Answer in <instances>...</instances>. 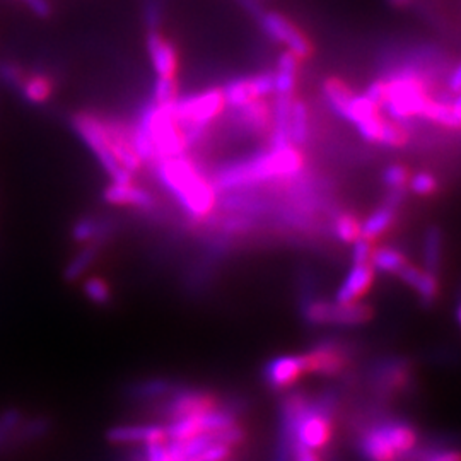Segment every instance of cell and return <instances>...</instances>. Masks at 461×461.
Listing matches in <instances>:
<instances>
[{
	"instance_id": "obj_1",
	"label": "cell",
	"mask_w": 461,
	"mask_h": 461,
	"mask_svg": "<svg viewBox=\"0 0 461 461\" xmlns=\"http://www.w3.org/2000/svg\"><path fill=\"white\" fill-rule=\"evenodd\" d=\"M304 149L294 144L270 146L248 158L234 159L214 169L209 176L217 194L253 190L267 183L287 182L306 171Z\"/></svg>"
},
{
	"instance_id": "obj_2",
	"label": "cell",
	"mask_w": 461,
	"mask_h": 461,
	"mask_svg": "<svg viewBox=\"0 0 461 461\" xmlns=\"http://www.w3.org/2000/svg\"><path fill=\"white\" fill-rule=\"evenodd\" d=\"M158 182L165 186L195 224H202L217 207V192L209 173L190 154L159 159L150 167Z\"/></svg>"
},
{
	"instance_id": "obj_3",
	"label": "cell",
	"mask_w": 461,
	"mask_h": 461,
	"mask_svg": "<svg viewBox=\"0 0 461 461\" xmlns=\"http://www.w3.org/2000/svg\"><path fill=\"white\" fill-rule=\"evenodd\" d=\"M282 426L285 439L294 447L321 451L333 439V417L321 402H312L306 396L293 395L284 402Z\"/></svg>"
},
{
	"instance_id": "obj_4",
	"label": "cell",
	"mask_w": 461,
	"mask_h": 461,
	"mask_svg": "<svg viewBox=\"0 0 461 461\" xmlns=\"http://www.w3.org/2000/svg\"><path fill=\"white\" fill-rule=\"evenodd\" d=\"M384 79V96L381 112L396 122H411L420 118L429 101L434 98L429 72L419 66L398 67Z\"/></svg>"
},
{
	"instance_id": "obj_5",
	"label": "cell",
	"mask_w": 461,
	"mask_h": 461,
	"mask_svg": "<svg viewBox=\"0 0 461 461\" xmlns=\"http://www.w3.org/2000/svg\"><path fill=\"white\" fill-rule=\"evenodd\" d=\"M301 314L312 327H363L375 318V310L364 301L339 303L325 297H308L303 301Z\"/></svg>"
},
{
	"instance_id": "obj_6",
	"label": "cell",
	"mask_w": 461,
	"mask_h": 461,
	"mask_svg": "<svg viewBox=\"0 0 461 461\" xmlns=\"http://www.w3.org/2000/svg\"><path fill=\"white\" fill-rule=\"evenodd\" d=\"M70 125L76 133L84 140V144L95 152L98 158L99 165L106 171V175L113 183H133V175H131L123 166L116 161L113 152L108 146V137L103 127L101 116L91 112H79L70 118Z\"/></svg>"
},
{
	"instance_id": "obj_7",
	"label": "cell",
	"mask_w": 461,
	"mask_h": 461,
	"mask_svg": "<svg viewBox=\"0 0 461 461\" xmlns=\"http://www.w3.org/2000/svg\"><path fill=\"white\" fill-rule=\"evenodd\" d=\"M226 110L228 104L222 87H209L175 101V116L180 125L212 127L215 120L224 115Z\"/></svg>"
},
{
	"instance_id": "obj_8",
	"label": "cell",
	"mask_w": 461,
	"mask_h": 461,
	"mask_svg": "<svg viewBox=\"0 0 461 461\" xmlns=\"http://www.w3.org/2000/svg\"><path fill=\"white\" fill-rule=\"evenodd\" d=\"M236 424V415L219 405L207 412L194 413L169 420L167 426H165L166 438L167 441H182L200 434H219Z\"/></svg>"
},
{
	"instance_id": "obj_9",
	"label": "cell",
	"mask_w": 461,
	"mask_h": 461,
	"mask_svg": "<svg viewBox=\"0 0 461 461\" xmlns=\"http://www.w3.org/2000/svg\"><path fill=\"white\" fill-rule=\"evenodd\" d=\"M260 24L265 34L272 41L284 45L285 50L294 53L299 60L312 59L314 51L313 43L293 21H289L279 13H265L260 17Z\"/></svg>"
},
{
	"instance_id": "obj_10",
	"label": "cell",
	"mask_w": 461,
	"mask_h": 461,
	"mask_svg": "<svg viewBox=\"0 0 461 461\" xmlns=\"http://www.w3.org/2000/svg\"><path fill=\"white\" fill-rule=\"evenodd\" d=\"M306 373L333 378L346 371L350 364V354L346 346L337 340H323L303 354Z\"/></svg>"
},
{
	"instance_id": "obj_11",
	"label": "cell",
	"mask_w": 461,
	"mask_h": 461,
	"mask_svg": "<svg viewBox=\"0 0 461 461\" xmlns=\"http://www.w3.org/2000/svg\"><path fill=\"white\" fill-rule=\"evenodd\" d=\"M101 120H103V127H104V132L108 137V146L113 152L116 161L133 176L137 173H140L144 165L135 150L132 125L123 120L112 118V116H101Z\"/></svg>"
},
{
	"instance_id": "obj_12",
	"label": "cell",
	"mask_w": 461,
	"mask_h": 461,
	"mask_svg": "<svg viewBox=\"0 0 461 461\" xmlns=\"http://www.w3.org/2000/svg\"><path fill=\"white\" fill-rule=\"evenodd\" d=\"M228 108H240L257 99L274 96V74L260 72L257 76L236 77L222 86Z\"/></svg>"
},
{
	"instance_id": "obj_13",
	"label": "cell",
	"mask_w": 461,
	"mask_h": 461,
	"mask_svg": "<svg viewBox=\"0 0 461 461\" xmlns=\"http://www.w3.org/2000/svg\"><path fill=\"white\" fill-rule=\"evenodd\" d=\"M232 125L240 132L247 133L253 139H267L272 132L274 125V113H272V103L268 98L251 101L245 106L232 108L230 110Z\"/></svg>"
},
{
	"instance_id": "obj_14",
	"label": "cell",
	"mask_w": 461,
	"mask_h": 461,
	"mask_svg": "<svg viewBox=\"0 0 461 461\" xmlns=\"http://www.w3.org/2000/svg\"><path fill=\"white\" fill-rule=\"evenodd\" d=\"M219 407V400L214 393L195 388H176L166 398L163 412L169 420L180 419L194 413L207 412Z\"/></svg>"
},
{
	"instance_id": "obj_15",
	"label": "cell",
	"mask_w": 461,
	"mask_h": 461,
	"mask_svg": "<svg viewBox=\"0 0 461 461\" xmlns=\"http://www.w3.org/2000/svg\"><path fill=\"white\" fill-rule=\"evenodd\" d=\"M306 373L303 354H284L270 359L264 369L265 383L276 390L284 392L293 388Z\"/></svg>"
},
{
	"instance_id": "obj_16",
	"label": "cell",
	"mask_w": 461,
	"mask_h": 461,
	"mask_svg": "<svg viewBox=\"0 0 461 461\" xmlns=\"http://www.w3.org/2000/svg\"><path fill=\"white\" fill-rule=\"evenodd\" d=\"M103 200L110 205L118 207H135L142 212H156L158 211V200L142 186H137L133 183H112L104 188Z\"/></svg>"
},
{
	"instance_id": "obj_17",
	"label": "cell",
	"mask_w": 461,
	"mask_h": 461,
	"mask_svg": "<svg viewBox=\"0 0 461 461\" xmlns=\"http://www.w3.org/2000/svg\"><path fill=\"white\" fill-rule=\"evenodd\" d=\"M149 59L158 77H176L180 68V55L176 47L159 30L148 32L146 38Z\"/></svg>"
},
{
	"instance_id": "obj_18",
	"label": "cell",
	"mask_w": 461,
	"mask_h": 461,
	"mask_svg": "<svg viewBox=\"0 0 461 461\" xmlns=\"http://www.w3.org/2000/svg\"><path fill=\"white\" fill-rule=\"evenodd\" d=\"M375 280H376V270L371 267V264H352L333 299L339 303L363 301L373 289Z\"/></svg>"
},
{
	"instance_id": "obj_19",
	"label": "cell",
	"mask_w": 461,
	"mask_h": 461,
	"mask_svg": "<svg viewBox=\"0 0 461 461\" xmlns=\"http://www.w3.org/2000/svg\"><path fill=\"white\" fill-rule=\"evenodd\" d=\"M106 439L112 445L118 446H148L167 441L165 426H159V424L113 426L106 432Z\"/></svg>"
},
{
	"instance_id": "obj_20",
	"label": "cell",
	"mask_w": 461,
	"mask_h": 461,
	"mask_svg": "<svg viewBox=\"0 0 461 461\" xmlns=\"http://www.w3.org/2000/svg\"><path fill=\"white\" fill-rule=\"evenodd\" d=\"M396 277H400L402 282H405L411 289H413L415 294L420 297V301H424L426 304L434 303L441 294V284H439L438 276L429 272L424 267L407 264Z\"/></svg>"
},
{
	"instance_id": "obj_21",
	"label": "cell",
	"mask_w": 461,
	"mask_h": 461,
	"mask_svg": "<svg viewBox=\"0 0 461 461\" xmlns=\"http://www.w3.org/2000/svg\"><path fill=\"white\" fill-rule=\"evenodd\" d=\"M361 451L367 461H402V456L390 443L383 424L364 430Z\"/></svg>"
},
{
	"instance_id": "obj_22",
	"label": "cell",
	"mask_w": 461,
	"mask_h": 461,
	"mask_svg": "<svg viewBox=\"0 0 461 461\" xmlns=\"http://www.w3.org/2000/svg\"><path fill=\"white\" fill-rule=\"evenodd\" d=\"M115 221L96 217V215H86L81 217L74 228H72V238L77 243H99L103 245L106 240H110L115 234Z\"/></svg>"
},
{
	"instance_id": "obj_23",
	"label": "cell",
	"mask_w": 461,
	"mask_h": 461,
	"mask_svg": "<svg viewBox=\"0 0 461 461\" xmlns=\"http://www.w3.org/2000/svg\"><path fill=\"white\" fill-rule=\"evenodd\" d=\"M398 211H400V207L392 205L390 202L383 200V203L379 205L378 209H375L363 221L364 240H367L369 243L376 245L379 240L393 228Z\"/></svg>"
},
{
	"instance_id": "obj_24",
	"label": "cell",
	"mask_w": 461,
	"mask_h": 461,
	"mask_svg": "<svg viewBox=\"0 0 461 461\" xmlns=\"http://www.w3.org/2000/svg\"><path fill=\"white\" fill-rule=\"evenodd\" d=\"M301 60L294 53L284 50L277 59V66L274 74V95H294L297 87Z\"/></svg>"
},
{
	"instance_id": "obj_25",
	"label": "cell",
	"mask_w": 461,
	"mask_h": 461,
	"mask_svg": "<svg viewBox=\"0 0 461 461\" xmlns=\"http://www.w3.org/2000/svg\"><path fill=\"white\" fill-rule=\"evenodd\" d=\"M55 91V81L49 72H26L17 95L30 104L47 103Z\"/></svg>"
},
{
	"instance_id": "obj_26",
	"label": "cell",
	"mask_w": 461,
	"mask_h": 461,
	"mask_svg": "<svg viewBox=\"0 0 461 461\" xmlns=\"http://www.w3.org/2000/svg\"><path fill=\"white\" fill-rule=\"evenodd\" d=\"M321 95L327 103L330 110L344 120L347 113V108L350 101L357 95L348 84L340 79V77H327L321 84Z\"/></svg>"
},
{
	"instance_id": "obj_27",
	"label": "cell",
	"mask_w": 461,
	"mask_h": 461,
	"mask_svg": "<svg viewBox=\"0 0 461 461\" xmlns=\"http://www.w3.org/2000/svg\"><path fill=\"white\" fill-rule=\"evenodd\" d=\"M289 137L297 148L304 149L312 139V113L304 99L294 98L289 118Z\"/></svg>"
},
{
	"instance_id": "obj_28",
	"label": "cell",
	"mask_w": 461,
	"mask_h": 461,
	"mask_svg": "<svg viewBox=\"0 0 461 461\" xmlns=\"http://www.w3.org/2000/svg\"><path fill=\"white\" fill-rule=\"evenodd\" d=\"M383 428L386 430V436L390 439V443L393 445L396 453L402 456V460L409 455H412L419 445V436L417 430L407 424V422H400V420H390V422H383Z\"/></svg>"
},
{
	"instance_id": "obj_29",
	"label": "cell",
	"mask_w": 461,
	"mask_h": 461,
	"mask_svg": "<svg viewBox=\"0 0 461 461\" xmlns=\"http://www.w3.org/2000/svg\"><path fill=\"white\" fill-rule=\"evenodd\" d=\"M420 118L429 123L447 129V131H461V118L455 112L453 103L447 99H439L434 96L429 101Z\"/></svg>"
},
{
	"instance_id": "obj_30",
	"label": "cell",
	"mask_w": 461,
	"mask_h": 461,
	"mask_svg": "<svg viewBox=\"0 0 461 461\" xmlns=\"http://www.w3.org/2000/svg\"><path fill=\"white\" fill-rule=\"evenodd\" d=\"M371 267L379 272V274H392L398 276L403 267L411 264V260L407 258V255L403 251H400L398 248L393 247H376L373 248L371 253Z\"/></svg>"
},
{
	"instance_id": "obj_31",
	"label": "cell",
	"mask_w": 461,
	"mask_h": 461,
	"mask_svg": "<svg viewBox=\"0 0 461 461\" xmlns=\"http://www.w3.org/2000/svg\"><path fill=\"white\" fill-rule=\"evenodd\" d=\"M445 249V234L441 228L430 226L426 234H424V243H422V258H424V268L439 274L441 264H443V251Z\"/></svg>"
},
{
	"instance_id": "obj_32",
	"label": "cell",
	"mask_w": 461,
	"mask_h": 461,
	"mask_svg": "<svg viewBox=\"0 0 461 461\" xmlns=\"http://www.w3.org/2000/svg\"><path fill=\"white\" fill-rule=\"evenodd\" d=\"M176 388V383H173L171 379H144L131 386L129 395L132 396L133 400H161L171 395Z\"/></svg>"
},
{
	"instance_id": "obj_33",
	"label": "cell",
	"mask_w": 461,
	"mask_h": 461,
	"mask_svg": "<svg viewBox=\"0 0 461 461\" xmlns=\"http://www.w3.org/2000/svg\"><path fill=\"white\" fill-rule=\"evenodd\" d=\"M331 230L340 243L352 245L363 238V221L352 212H339L331 221Z\"/></svg>"
},
{
	"instance_id": "obj_34",
	"label": "cell",
	"mask_w": 461,
	"mask_h": 461,
	"mask_svg": "<svg viewBox=\"0 0 461 461\" xmlns=\"http://www.w3.org/2000/svg\"><path fill=\"white\" fill-rule=\"evenodd\" d=\"M381 106H379L376 101L366 96V95H356L354 99L350 101L348 108H347L346 120L347 123L357 127L359 123H363L366 120L373 118V116L381 115Z\"/></svg>"
},
{
	"instance_id": "obj_35",
	"label": "cell",
	"mask_w": 461,
	"mask_h": 461,
	"mask_svg": "<svg viewBox=\"0 0 461 461\" xmlns=\"http://www.w3.org/2000/svg\"><path fill=\"white\" fill-rule=\"evenodd\" d=\"M409 142H411V131L405 127V123L386 118L381 135H379L378 146L402 149L405 148Z\"/></svg>"
},
{
	"instance_id": "obj_36",
	"label": "cell",
	"mask_w": 461,
	"mask_h": 461,
	"mask_svg": "<svg viewBox=\"0 0 461 461\" xmlns=\"http://www.w3.org/2000/svg\"><path fill=\"white\" fill-rule=\"evenodd\" d=\"M103 245L99 243H87V247L83 248L72 260L67 265L64 277L68 282H74L83 276L84 272L93 265V262L98 258L99 248Z\"/></svg>"
},
{
	"instance_id": "obj_37",
	"label": "cell",
	"mask_w": 461,
	"mask_h": 461,
	"mask_svg": "<svg viewBox=\"0 0 461 461\" xmlns=\"http://www.w3.org/2000/svg\"><path fill=\"white\" fill-rule=\"evenodd\" d=\"M407 190L417 197H434L439 192V180L429 171H419L411 175Z\"/></svg>"
},
{
	"instance_id": "obj_38",
	"label": "cell",
	"mask_w": 461,
	"mask_h": 461,
	"mask_svg": "<svg viewBox=\"0 0 461 461\" xmlns=\"http://www.w3.org/2000/svg\"><path fill=\"white\" fill-rule=\"evenodd\" d=\"M23 413L16 409H9L0 413V449L9 445V441L19 436V430L23 426Z\"/></svg>"
},
{
	"instance_id": "obj_39",
	"label": "cell",
	"mask_w": 461,
	"mask_h": 461,
	"mask_svg": "<svg viewBox=\"0 0 461 461\" xmlns=\"http://www.w3.org/2000/svg\"><path fill=\"white\" fill-rule=\"evenodd\" d=\"M411 171L405 165H390L383 171V185L388 192H409Z\"/></svg>"
},
{
	"instance_id": "obj_40",
	"label": "cell",
	"mask_w": 461,
	"mask_h": 461,
	"mask_svg": "<svg viewBox=\"0 0 461 461\" xmlns=\"http://www.w3.org/2000/svg\"><path fill=\"white\" fill-rule=\"evenodd\" d=\"M180 98V83L176 77H158L150 99L158 104L175 103Z\"/></svg>"
},
{
	"instance_id": "obj_41",
	"label": "cell",
	"mask_w": 461,
	"mask_h": 461,
	"mask_svg": "<svg viewBox=\"0 0 461 461\" xmlns=\"http://www.w3.org/2000/svg\"><path fill=\"white\" fill-rule=\"evenodd\" d=\"M84 294L89 301L96 303L99 306H104L112 301V287L110 284L101 277H91L84 282Z\"/></svg>"
},
{
	"instance_id": "obj_42",
	"label": "cell",
	"mask_w": 461,
	"mask_h": 461,
	"mask_svg": "<svg viewBox=\"0 0 461 461\" xmlns=\"http://www.w3.org/2000/svg\"><path fill=\"white\" fill-rule=\"evenodd\" d=\"M381 381H383L384 388H388V390H403L409 381V371L402 363L388 364L383 369Z\"/></svg>"
},
{
	"instance_id": "obj_43",
	"label": "cell",
	"mask_w": 461,
	"mask_h": 461,
	"mask_svg": "<svg viewBox=\"0 0 461 461\" xmlns=\"http://www.w3.org/2000/svg\"><path fill=\"white\" fill-rule=\"evenodd\" d=\"M232 449H234V446L219 439L209 447H205L203 451H200L195 456H190L182 461H230L232 456Z\"/></svg>"
},
{
	"instance_id": "obj_44",
	"label": "cell",
	"mask_w": 461,
	"mask_h": 461,
	"mask_svg": "<svg viewBox=\"0 0 461 461\" xmlns=\"http://www.w3.org/2000/svg\"><path fill=\"white\" fill-rule=\"evenodd\" d=\"M26 70L21 66H17L16 62H0V81L5 84L7 87H11L13 91H19L21 84L24 81Z\"/></svg>"
},
{
	"instance_id": "obj_45",
	"label": "cell",
	"mask_w": 461,
	"mask_h": 461,
	"mask_svg": "<svg viewBox=\"0 0 461 461\" xmlns=\"http://www.w3.org/2000/svg\"><path fill=\"white\" fill-rule=\"evenodd\" d=\"M47 432H49V420L43 419V417H38V419H33V420L23 422L17 439L34 441L38 438H43Z\"/></svg>"
},
{
	"instance_id": "obj_46",
	"label": "cell",
	"mask_w": 461,
	"mask_h": 461,
	"mask_svg": "<svg viewBox=\"0 0 461 461\" xmlns=\"http://www.w3.org/2000/svg\"><path fill=\"white\" fill-rule=\"evenodd\" d=\"M163 0H144V23L149 32L159 30L163 23Z\"/></svg>"
},
{
	"instance_id": "obj_47",
	"label": "cell",
	"mask_w": 461,
	"mask_h": 461,
	"mask_svg": "<svg viewBox=\"0 0 461 461\" xmlns=\"http://www.w3.org/2000/svg\"><path fill=\"white\" fill-rule=\"evenodd\" d=\"M373 248H375V245L369 243V241L364 240V238L357 240L356 243H352V255H350L352 264H369Z\"/></svg>"
},
{
	"instance_id": "obj_48",
	"label": "cell",
	"mask_w": 461,
	"mask_h": 461,
	"mask_svg": "<svg viewBox=\"0 0 461 461\" xmlns=\"http://www.w3.org/2000/svg\"><path fill=\"white\" fill-rule=\"evenodd\" d=\"M419 461H461V451L455 447H438L428 451Z\"/></svg>"
},
{
	"instance_id": "obj_49",
	"label": "cell",
	"mask_w": 461,
	"mask_h": 461,
	"mask_svg": "<svg viewBox=\"0 0 461 461\" xmlns=\"http://www.w3.org/2000/svg\"><path fill=\"white\" fill-rule=\"evenodd\" d=\"M30 11L38 17H50L51 14V5L49 0H23Z\"/></svg>"
},
{
	"instance_id": "obj_50",
	"label": "cell",
	"mask_w": 461,
	"mask_h": 461,
	"mask_svg": "<svg viewBox=\"0 0 461 461\" xmlns=\"http://www.w3.org/2000/svg\"><path fill=\"white\" fill-rule=\"evenodd\" d=\"M446 91L449 95H456L461 91V62L458 66L455 67L447 77V83H446Z\"/></svg>"
},
{
	"instance_id": "obj_51",
	"label": "cell",
	"mask_w": 461,
	"mask_h": 461,
	"mask_svg": "<svg viewBox=\"0 0 461 461\" xmlns=\"http://www.w3.org/2000/svg\"><path fill=\"white\" fill-rule=\"evenodd\" d=\"M291 458H293V461H323L320 458L318 451L303 449V447H294V449L291 451Z\"/></svg>"
},
{
	"instance_id": "obj_52",
	"label": "cell",
	"mask_w": 461,
	"mask_h": 461,
	"mask_svg": "<svg viewBox=\"0 0 461 461\" xmlns=\"http://www.w3.org/2000/svg\"><path fill=\"white\" fill-rule=\"evenodd\" d=\"M451 103H453V108H455V112H456L458 116L461 118V91L460 93H456V95H455V99H453Z\"/></svg>"
},
{
	"instance_id": "obj_53",
	"label": "cell",
	"mask_w": 461,
	"mask_h": 461,
	"mask_svg": "<svg viewBox=\"0 0 461 461\" xmlns=\"http://www.w3.org/2000/svg\"><path fill=\"white\" fill-rule=\"evenodd\" d=\"M392 4H395V5H407V4H411L412 0H390Z\"/></svg>"
},
{
	"instance_id": "obj_54",
	"label": "cell",
	"mask_w": 461,
	"mask_h": 461,
	"mask_svg": "<svg viewBox=\"0 0 461 461\" xmlns=\"http://www.w3.org/2000/svg\"><path fill=\"white\" fill-rule=\"evenodd\" d=\"M456 318H458V323H460L461 327V304L458 306V310H456Z\"/></svg>"
}]
</instances>
